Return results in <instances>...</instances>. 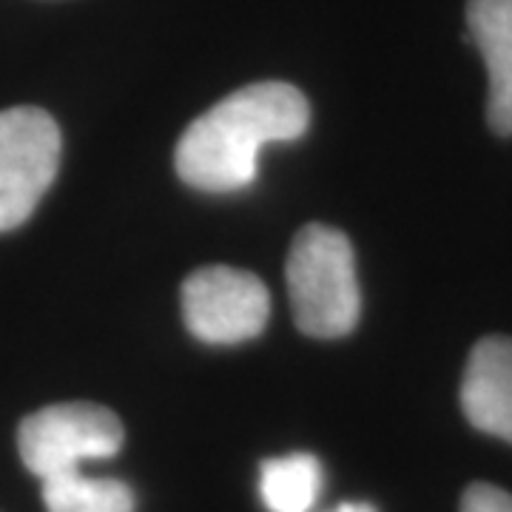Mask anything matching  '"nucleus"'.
<instances>
[{
    "label": "nucleus",
    "instance_id": "obj_1",
    "mask_svg": "<svg viewBox=\"0 0 512 512\" xmlns=\"http://www.w3.org/2000/svg\"><path fill=\"white\" fill-rule=\"evenodd\" d=\"M308 123L311 106L291 83H251L185 128L174 154L177 174L205 194L242 191L256 180L262 148L299 140Z\"/></svg>",
    "mask_w": 512,
    "mask_h": 512
},
{
    "label": "nucleus",
    "instance_id": "obj_2",
    "mask_svg": "<svg viewBox=\"0 0 512 512\" xmlns=\"http://www.w3.org/2000/svg\"><path fill=\"white\" fill-rule=\"evenodd\" d=\"M288 293L296 328L316 339H339L356 328L362 293L350 239L322 222L305 225L288 254Z\"/></svg>",
    "mask_w": 512,
    "mask_h": 512
},
{
    "label": "nucleus",
    "instance_id": "obj_3",
    "mask_svg": "<svg viewBox=\"0 0 512 512\" xmlns=\"http://www.w3.org/2000/svg\"><path fill=\"white\" fill-rule=\"evenodd\" d=\"M123 421L92 402L49 404L20 421L18 450L29 473L43 478L80 470L83 461L120 453Z\"/></svg>",
    "mask_w": 512,
    "mask_h": 512
},
{
    "label": "nucleus",
    "instance_id": "obj_4",
    "mask_svg": "<svg viewBox=\"0 0 512 512\" xmlns=\"http://www.w3.org/2000/svg\"><path fill=\"white\" fill-rule=\"evenodd\" d=\"M60 128L49 111L15 106L0 111V231H12L35 214L55 183Z\"/></svg>",
    "mask_w": 512,
    "mask_h": 512
},
{
    "label": "nucleus",
    "instance_id": "obj_5",
    "mask_svg": "<svg viewBox=\"0 0 512 512\" xmlns=\"http://www.w3.org/2000/svg\"><path fill=\"white\" fill-rule=\"evenodd\" d=\"M183 316L200 342L237 345L262 333L271 316V293L248 271L208 265L185 279Z\"/></svg>",
    "mask_w": 512,
    "mask_h": 512
},
{
    "label": "nucleus",
    "instance_id": "obj_6",
    "mask_svg": "<svg viewBox=\"0 0 512 512\" xmlns=\"http://www.w3.org/2000/svg\"><path fill=\"white\" fill-rule=\"evenodd\" d=\"M461 410L467 421L495 439L512 444V339H481L461 382Z\"/></svg>",
    "mask_w": 512,
    "mask_h": 512
},
{
    "label": "nucleus",
    "instance_id": "obj_7",
    "mask_svg": "<svg viewBox=\"0 0 512 512\" xmlns=\"http://www.w3.org/2000/svg\"><path fill=\"white\" fill-rule=\"evenodd\" d=\"M467 26L490 77V128L501 137H512V0H470Z\"/></svg>",
    "mask_w": 512,
    "mask_h": 512
},
{
    "label": "nucleus",
    "instance_id": "obj_8",
    "mask_svg": "<svg viewBox=\"0 0 512 512\" xmlns=\"http://www.w3.org/2000/svg\"><path fill=\"white\" fill-rule=\"evenodd\" d=\"M322 490V464L311 453L262 461L259 495L268 512H308Z\"/></svg>",
    "mask_w": 512,
    "mask_h": 512
},
{
    "label": "nucleus",
    "instance_id": "obj_9",
    "mask_svg": "<svg viewBox=\"0 0 512 512\" xmlns=\"http://www.w3.org/2000/svg\"><path fill=\"white\" fill-rule=\"evenodd\" d=\"M49 512H134V493L117 478H89L80 470L43 478Z\"/></svg>",
    "mask_w": 512,
    "mask_h": 512
},
{
    "label": "nucleus",
    "instance_id": "obj_10",
    "mask_svg": "<svg viewBox=\"0 0 512 512\" xmlns=\"http://www.w3.org/2000/svg\"><path fill=\"white\" fill-rule=\"evenodd\" d=\"M461 512H512V495L493 484H473L461 495Z\"/></svg>",
    "mask_w": 512,
    "mask_h": 512
},
{
    "label": "nucleus",
    "instance_id": "obj_11",
    "mask_svg": "<svg viewBox=\"0 0 512 512\" xmlns=\"http://www.w3.org/2000/svg\"><path fill=\"white\" fill-rule=\"evenodd\" d=\"M330 512H376L373 504H365V501H348V504H339L336 510Z\"/></svg>",
    "mask_w": 512,
    "mask_h": 512
}]
</instances>
